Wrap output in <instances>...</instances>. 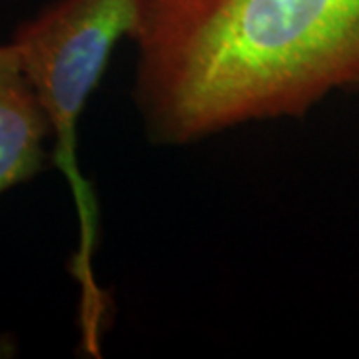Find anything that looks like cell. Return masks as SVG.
I'll return each mask as SVG.
<instances>
[{"label": "cell", "instance_id": "obj_3", "mask_svg": "<svg viewBox=\"0 0 359 359\" xmlns=\"http://www.w3.org/2000/svg\"><path fill=\"white\" fill-rule=\"evenodd\" d=\"M48 122L13 44H0V196L48 164Z\"/></svg>", "mask_w": 359, "mask_h": 359}, {"label": "cell", "instance_id": "obj_2", "mask_svg": "<svg viewBox=\"0 0 359 359\" xmlns=\"http://www.w3.org/2000/svg\"><path fill=\"white\" fill-rule=\"evenodd\" d=\"M148 2L56 0L18 26L11 42L46 116L52 162L65 174L76 208L78 248L70 273L80 290V347L94 358L102 353L110 302L94 276L98 202L78 166V122L116 44L138 34Z\"/></svg>", "mask_w": 359, "mask_h": 359}, {"label": "cell", "instance_id": "obj_4", "mask_svg": "<svg viewBox=\"0 0 359 359\" xmlns=\"http://www.w3.org/2000/svg\"><path fill=\"white\" fill-rule=\"evenodd\" d=\"M347 92H353V94H359V78L358 80H353L349 86H347Z\"/></svg>", "mask_w": 359, "mask_h": 359}, {"label": "cell", "instance_id": "obj_1", "mask_svg": "<svg viewBox=\"0 0 359 359\" xmlns=\"http://www.w3.org/2000/svg\"><path fill=\"white\" fill-rule=\"evenodd\" d=\"M132 102L176 148L250 122L302 118L359 78V0H150Z\"/></svg>", "mask_w": 359, "mask_h": 359}]
</instances>
